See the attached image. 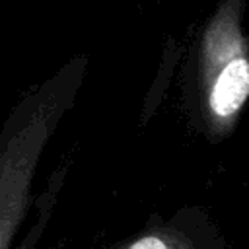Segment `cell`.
Wrapping results in <instances>:
<instances>
[{
    "mask_svg": "<svg viewBox=\"0 0 249 249\" xmlns=\"http://www.w3.org/2000/svg\"><path fill=\"white\" fill-rule=\"evenodd\" d=\"M119 249H195V245L175 230L158 228L136 235Z\"/></svg>",
    "mask_w": 249,
    "mask_h": 249,
    "instance_id": "cell-3",
    "label": "cell"
},
{
    "mask_svg": "<svg viewBox=\"0 0 249 249\" xmlns=\"http://www.w3.org/2000/svg\"><path fill=\"white\" fill-rule=\"evenodd\" d=\"M88 56L74 54L51 76L25 91L0 128V249L12 241L31 204L41 158L78 101Z\"/></svg>",
    "mask_w": 249,
    "mask_h": 249,
    "instance_id": "cell-1",
    "label": "cell"
},
{
    "mask_svg": "<svg viewBox=\"0 0 249 249\" xmlns=\"http://www.w3.org/2000/svg\"><path fill=\"white\" fill-rule=\"evenodd\" d=\"M249 95V62L235 58L220 72L212 86L210 105L216 115L228 117L237 111Z\"/></svg>",
    "mask_w": 249,
    "mask_h": 249,
    "instance_id": "cell-2",
    "label": "cell"
}]
</instances>
